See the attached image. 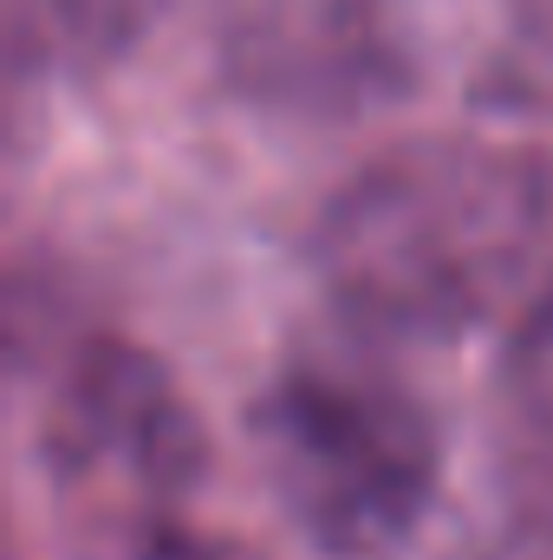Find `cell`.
I'll list each match as a JSON object with an SVG mask.
<instances>
[{
  "label": "cell",
  "instance_id": "6da1fadb",
  "mask_svg": "<svg viewBox=\"0 0 553 560\" xmlns=\"http://www.w3.org/2000/svg\"><path fill=\"white\" fill-rule=\"evenodd\" d=\"M553 222V150L449 125L365 156L306 222V268L358 339L443 346L534 268Z\"/></svg>",
  "mask_w": 553,
  "mask_h": 560
},
{
  "label": "cell",
  "instance_id": "7a4b0ae2",
  "mask_svg": "<svg viewBox=\"0 0 553 560\" xmlns=\"http://www.w3.org/2000/svg\"><path fill=\"white\" fill-rule=\"evenodd\" d=\"M248 443L286 522L326 555H378L436 502L443 430L385 365L299 352L248 405Z\"/></svg>",
  "mask_w": 553,
  "mask_h": 560
},
{
  "label": "cell",
  "instance_id": "3957f363",
  "mask_svg": "<svg viewBox=\"0 0 553 560\" xmlns=\"http://www.w3.org/2000/svg\"><path fill=\"white\" fill-rule=\"evenodd\" d=\"M39 436L46 469L111 509H169L209 463L189 398L131 339H92L66 359Z\"/></svg>",
  "mask_w": 553,
  "mask_h": 560
},
{
  "label": "cell",
  "instance_id": "277c9868",
  "mask_svg": "<svg viewBox=\"0 0 553 560\" xmlns=\"http://www.w3.org/2000/svg\"><path fill=\"white\" fill-rule=\"evenodd\" d=\"M235 72L293 105H378L411 79L391 0H248L228 39Z\"/></svg>",
  "mask_w": 553,
  "mask_h": 560
},
{
  "label": "cell",
  "instance_id": "5b68a950",
  "mask_svg": "<svg viewBox=\"0 0 553 560\" xmlns=\"http://www.w3.org/2000/svg\"><path fill=\"white\" fill-rule=\"evenodd\" d=\"M495 430L521 489L553 502V268L521 300L495 359Z\"/></svg>",
  "mask_w": 553,
  "mask_h": 560
},
{
  "label": "cell",
  "instance_id": "8992f818",
  "mask_svg": "<svg viewBox=\"0 0 553 560\" xmlns=\"http://www.w3.org/2000/svg\"><path fill=\"white\" fill-rule=\"evenodd\" d=\"M156 0H7L13 72H79L125 52L150 26Z\"/></svg>",
  "mask_w": 553,
  "mask_h": 560
}]
</instances>
